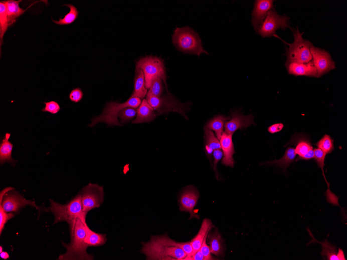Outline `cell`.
Returning <instances> with one entry per match:
<instances>
[{
	"mask_svg": "<svg viewBox=\"0 0 347 260\" xmlns=\"http://www.w3.org/2000/svg\"><path fill=\"white\" fill-rule=\"evenodd\" d=\"M284 126L282 123L273 124L268 128V131L270 134H276L281 132Z\"/></svg>",
	"mask_w": 347,
	"mask_h": 260,
	"instance_id": "60d3db41",
	"label": "cell"
},
{
	"mask_svg": "<svg viewBox=\"0 0 347 260\" xmlns=\"http://www.w3.org/2000/svg\"><path fill=\"white\" fill-rule=\"evenodd\" d=\"M291 28L290 18L286 16H280L275 9L271 10L259 29L257 33L262 37L276 36V31L280 29L283 31Z\"/></svg>",
	"mask_w": 347,
	"mask_h": 260,
	"instance_id": "9c48e42d",
	"label": "cell"
},
{
	"mask_svg": "<svg viewBox=\"0 0 347 260\" xmlns=\"http://www.w3.org/2000/svg\"><path fill=\"white\" fill-rule=\"evenodd\" d=\"M86 221L77 218L69 223L71 234V243L65 244L67 252L59 259H93V256L87 253L89 247L84 241L86 235Z\"/></svg>",
	"mask_w": 347,
	"mask_h": 260,
	"instance_id": "7a4b0ae2",
	"label": "cell"
},
{
	"mask_svg": "<svg viewBox=\"0 0 347 260\" xmlns=\"http://www.w3.org/2000/svg\"><path fill=\"white\" fill-rule=\"evenodd\" d=\"M45 107L41 110L43 112H49L52 114L59 113L61 110V107L59 104L55 101H50L49 102H45Z\"/></svg>",
	"mask_w": 347,
	"mask_h": 260,
	"instance_id": "8d00e7d4",
	"label": "cell"
},
{
	"mask_svg": "<svg viewBox=\"0 0 347 260\" xmlns=\"http://www.w3.org/2000/svg\"><path fill=\"white\" fill-rule=\"evenodd\" d=\"M206 136V150L209 155H212L214 150H221L220 140L215 137L213 131L205 130Z\"/></svg>",
	"mask_w": 347,
	"mask_h": 260,
	"instance_id": "f546056e",
	"label": "cell"
},
{
	"mask_svg": "<svg viewBox=\"0 0 347 260\" xmlns=\"http://www.w3.org/2000/svg\"><path fill=\"white\" fill-rule=\"evenodd\" d=\"M313 239L314 241L317 243H320L322 245L323 251L322 255L323 257L326 256L327 259L329 260H345L344 253L343 250L339 249L338 252H337L336 248L330 244L327 240H326L324 242H318L313 237Z\"/></svg>",
	"mask_w": 347,
	"mask_h": 260,
	"instance_id": "484cf974",
	"label": "cell"
},
{
	"mask_svg": "<svg viewBox=\"0 0 347 260\" xmlns=\"http://www.w3.org/2000/svg\"><path fill=\"white\" fill-rule=\"evenodd\" d=\"M254 124V117L252 114L245 116L237 111L232 112L230 119L225 124V133L233 135L238 129L243 130Z\"/></svg>",
	"mask_w": 347,
	"mask_h": 260,
	"instance_id": "5bb4252c",
	"label": "cell"
},
{
	"mask_svg": "<svg viewBox=\"0 0 347 260\" xmlns=\"http://www.w3.org/2000/svg\"><path fill=\"white\" fill-rule=\"evenodd\" d=\"M146 99L150 106L155 110L158 115L168 114L169 112H176L182 115L188 119L185 113L189 106L187 104H182L171 94L161 97H156L147 94Z\"/></svg>",
	"mask_w": 347,
	"mask_h": 260,
	"instance_id": "ba28073f",
	"label": "cell"
},
{
	"mask_svg": "<svg viewBox=\"0 0 347 260\" xmlns=\"http://www.w3.org/2000/svg\"><path fill=\"white\" fill-rule=\"evenodd\" d=\"M13 190L12 187H8L1 192L0 195V207H2L5 212H17L21 208L27 205H30L37 208L39 211L40 208L36 205L35 202L26 200L18 192L8 193Z\"/></svg>",
	"mask_w": 347,
	"mask_h": 260,
	"instance_id": "8fae6325",
	"label": "cell"
},
{
	"mask_svg": "<svg viewBox=\"0 0 347 260\" xmlns=\"http://www.w3.org/2000/svg\"><path fill=\"white\" fill-rule=\"evenodd\" d=\"M294 144L295 146V151L298 157L296 161H299L300 158L305 155L313 149L311 142L309 138L305 135L294 136V138L288 144Z\"/></svg>",
	"mask_w": 347,
	"mask_h": 260,
	"instance_id": "d6986e66",
	"label": "cell"
},
{
	"mask_svg": "<svg viewBox=\"0 0 347 260\" xmlns=\"http://www.w3.org/2000/svg\"><path fill=\"white\" fill-rule=\"evenodd\" d=\"M84 241L89 247H100L106 243L107 239L106 235L94 232L86 224V235Z\"/></svg>",
	"mask_w": 347,
	"mask_h": 260,
	"instance_id": "4316f807",
	"label": "cell"
},
{
	"mask_svg": "<svg viewBox=\"0 0 347 260\" xmlns=\"http://www.w3.org/2000/svg\"><path fill=\"white\" fill-rule=\"evenodd\" d=\"M314 157V150L312 149L308 152L305 155L300 158V160L309 161L313 159Z\"/></svg>",
	"mask_w": 347,
	"mask_h": 260,
	"instance_id": "b9f144b4",
	"label": "cell"
},
{
	"mask_svg": "<svg viewBox=\"0 0 347 260\" xmlns=\"http://www.w3.org/2000/svg\"><path fill=\"white\" fill-rule=\"evenodd\" d=\"M310 51L312 62L317 71V78H320L330 71L336 68L330 54L322 49L315 47L311 43Z\"/></svg>",
	"mask_w": 347,
	"mask_h": 260,
	"instance_id": "7c38bea8",
	"label": "cell"
},
{
	"mask_svg": "<svg viewBox=\"0 0 347 260\" xmlns=\"http://www.w3.org/2000/svg\"><path fill=\"white\" fill-rule=\"evenodd\" d=\"M273 1L272 0H257L254 4V8L252 12V25L256 32L262 26L267 16V14L273 9Z\"/></svg>",
	"mask_w": 347,
	"mask_h": 260,
	"instance_id": "9a60e30c",
	"label": "cell"
},
{
	"mask_svg": "<svg viewBox=\"0 0 347 260\" xmlns=\"http://www.w3.org/2000/svg\"><path fill=\"white\" fill-rule=\"evenodd\" d=\"M223 153L222 164L225 166L234 168L235 162L233 155L236 153L233 140V135L223 133L220 140Z\"/></svg>",
	"mask_w": 347,
	"mask_h": 260,
	"instance_id": "2e32d148",
	"label": "cell"
},
{
	"mask_svg": "<svg viewBox=\"0 0 347 260\" xmlns=\"http://www.w3.org/2000/svg\"><path fill=\"white\" fill-rule=\"evenodd\" d=\"M230 119V118L226 117L224 115H218L207 124L205 130H210V131L214 132L216 137L220 140L224 133L225 124L226 121Z\"/></svg>",
	"mask_w": 347,
	"mask_h": 260,
	"instance_id": "603a6c76",
	"label": "cell"
},
{
	"mask_svg": "<svg viewBox=\"0 0 347 260\" xmlns=\"http://www.w3.org/2000/svg\"><path fill=\"white\" fill-rule=\"evenodd\" d=\"M172 41L177 49L183 53L198 56L202 54H208L202 46L199 35L189 27L176 28Z\"/></svg>",
	"mask_w": 347,
	"mask_h": 260,
	"instance_id": "3957f363",
	"label": "cell"
},
{
	"mask_svg": "<svg viewBox=\"0 0 347 260\" xmlns=\"http://www.w3.org/2000/svg\"><path fill=\"white\" fill-rule=\"evenodd\" d=\"M141 102V99L132 97H130L124 103L115 102L113 101L108 102L104 109L102 114L98 117L94 118L89 126L93 127L100 122L105 123L109 126H122L123 125L121 124L118 120V115L121 111L128 107L137 108Z\"/></svg>",
	"mask_w": 347,
	"mask_h": 260,
	"instance_id": "8992f818",
	"label": "cell"
},
{
	"mask_svg": "<svg viewBox=\"0 0 347 260\" xmlns=\"http://www.w3.org/2000/svg\"><path fill=\"white\" fill-rule=\"evenodd\" d=\"M0 256H1L2 258L4 259H7L8 258H9V255L7 252H2V253H0Z\"/></svg>",
	"mask_w": 347,
	"mask_h": 260,
	"instance_id": "7bdbcfd3",
	"label": "cell"
},
{
	"mask_svg": "<svg viewBox=\"0 0 347 260\" xmlns=\"http://www.w3.org/2000/svg\"><path fill=\"white\" fill-rule=\"evenodd\" d=\"M137 110L134 108L128 107L123 109L119 113L118 118L121 123H127L133 120L136 116Z\"/></svg>",
	"mask_w": 347,
	"mask_h": 260,
	"instance_id": "d6a6232c",
	"label": "cell"
},
{
	"mask_svg": "<svg viewBox=\"0 0 347 260\" xmlns=\"http://www.w3.org/2000/svg\"><path fill=\"white\" fill-rule=\"evenodd\" d=\"M207 238L211 254L218 256L222 255L224 252L223 239L219 231L215 230L213 233L208 235Z\"/></svg>",
	"mask_w": 347,
	"mask_h": 260,
	"instance_id": "cb8c5ba5",
	"label": "cell"
},
{
	"mask_svg": "<svg viewBox=\"0 0 347 260\" xmlns=\"http://www.w3.org/2000/svg\"><path fill=\"white\" fill-rule=\"evenodd\" d=\"M148 94V89L146 86L145 79L143 72L141 69H136L134 78V90L132 97L143 99Z\"/></svg>",
	"mask_w": 347,
	"mask_h": 260,
	"instance_id": "44dd1931",
	"label": "cell"
},
{
	"mask_svg": "<svg viewBox=\"0 0 347 260\" xmlns=\"http://www.w3.org/2000/svg\"><path fill=\"white\" fill-rule=\"evenodd\" d=\"M334 140L328 135H325L315 145L326 154H330L335 149Z\"/></svg>",
	"mask_w": 347,
	"mask_h": 260,
	"instance_id": "1f68e13d",
	"label": "cell"
},
{
	"mask_svg": "<svg viewBox=\"0 0 347 260\" xmlns=\"http://www.w3.org/2000/svg\"><path fill=\"white\" fill-rule=\"evenodd\" d=\"M163 80L158 78L154 81L149 89L148 94L156 97H161L164 91Z\"/></svg>",
	"mask_w": 347,
	"mask_h": 260,
	"instance_id": "836d02e7",
	"label": "cell"
},
{
	"mask_svg": "<svg viewBox=\"0 0 347 260\" xmlns=\"http://www.w3.org/2000/svg\"><path fill=\"white\" fill-rule=\"evenodd\" d=\"M11 24L4 1L0 2V44H3V39L5 33Z\"/></svg>",
	"mask_w": 347,
	"mask_h": 260,
	"instance_id": "f1b7e54d",
	"label": "cell"
},
{
	"mask_svg": "<svg viewBox=\"0 0 347 260\" xmlns=\"http://www.w3.org/2000/svg\"><path fill=\"white\" fill-rule=\"evenodd\" d=\"M136 69L143 71L148 90L158 78H161L163 80L167 89L166 68L162 58L153 56L141 57L136 62Z\"/></svg>",
	"mask_w": 347,
	"mask_h": 260,
	"instance_id": "5b68a950",
	"label": "cell"
},
{
	"mask_svg": "<svg viewBox=\"0 0 347 260\" xmlns=\"http://www.w3.org/2000/svg\"><path fill=\"white\" fill-rule=\"evenodd\" d=\"M293 32L294 41L291 44H288L286 49L287 61L286 63H308L312 61V57L310 51L311 43L302 37L303 33H301L298 27L296 30L291 28Z\"/></svg>",
	"mask_w": 347,
	"mask_h": 260,
	"instance_id": "52a82bcc",
	"label": "cell"
},
{
	"mask_svg": "<svg viewBox=\"0 0 347 260\" xmlns=\"http://www.w3.org/2000/svg\"><path fill=\"white\" fill-rule=\"evenodd\" d=\"M0 249H1V251H0V253H2L3 252V248L2 247H0Z\"/></svg>",
	"mask_w": 347,
	"mask_h": 260,
	"instance_id": "ee69618b",
	"label": "cell"
},
{
	"mask_svg": "<svg viewBox=\"0 0 347 260\" xmlns=\"http://www.w3.org/2000/svg\"><path fill=\"white\" fill-rule=\"evenodd\" d=\"M199 198L198 192L192 186H188L181 195L179 201L180 210L189 212L190 214V220L193 218L199 219V216L194 211Z\"/></svg>",
	"mask_w": 347,
	"mask_h": 260,
	"instance_id": "4fadbf2b",
	"label": "cell"
},
{
	"mask_svg": "<svg viewBox=\"0 0 347 260\" xmlns=\"http://www.w3.org/2000/svg\"><path fill=\"white\" fill-rule=\"evenodd\" d=\"M314 154V159L318 166L322 170V172H324L325 160L327 154L320 149H315Z\"/></svg>",
	"mask_w": 347,
	"mask_h": 260,
	"instance_id": "e575fe53",
	"label": "cell"
},
{
	"mask_svg": "<svg viewBox=\"0 0 347 260\" xmlns=\"http://www.w3.org/2000/svg\"><path fill=\"white\" fill-rule=\"evenodd\" d=\"M207 237L204 240L200 249L201 252L204 257V260L214 259L211 255V252L209 246L207 244Z\"/></svg>",
	"mask_w": 347,
	"mask_h": 260,
	"instance_id": "f35d334b",
	"label": "cell"
},
{
	"mask_svg": "<svg viewBox=\"0 0 347 260\" xmlns=\"http://www.w3.org/2000/svg\"><path fill=\"white\" fill-rule=\"evenodd\" d=\"M50 201L49 209L55 218L54 225L60 222H66L69 224L78 218L86 221L87 215L83 211L80 194L65 205H61L51 199Z\"/></svg>",
	"mask_w": 347,
	"mask_h": 260,
	"instance_id": "277c9868",
	"label": "cell"
},
{
	"mask_svg": "<svg viewBox=\"0 0 347 260\" xmlns=\"http://www.w3.org/2000/svg\"><path fill=\"white\" fill-rule=\"evenodd\" d=\"M13 213H7L4 209L0 207V233L2 234L5 224L8 221L14 217Z\"/></svg>",
	"mask_w": 347,
	"mask_h": 260,
	"instance_id": "d590c367",
	"label": "cell"
},
{
	"mask_svg": "<svg viewBox=\"0 0 347 260\" xmlns=\"http://www.w3.org/2000/svg\"><path fill=\"white\" fill-rule=\"evenodd\" d=\"M158 114L150 106L147 99H143L138 109L136 118L133 121V124H141L150 123L153 121L157 117Z\"/></svg>",
	"mask_w": 347,
	"mask_h": 260,
	"instance_id": "ac0fdd59",
	"label": "cell"
},
{
	"mask_svg": "<svg viewBox=\"0 0 347 260\" xmlns=\"http://www.w3.org/2000/svg\"><path fill=\"white\" fill-rule=\"evenodd\" d=\"M214 157V170L216 173L217 178H218V172L216 170L217 164L221 160L223 156V153L221 150H214L213 153Z\"/></svg>",
	"mask_w": 347,
	"mask_h": 260,
	"instance_id": "ab89813d",
	"label": "cell"
},
{
	"mask_svg": "<svg viewBox=\"0 0 347 260\" xmlns=\"http://www.w3.org/2000/svg\"><path fill=\"white\" fill-rule=\"evenodd\" d=\"M296 155L295 149L290 147L286 149L284 155L280 160L268 162L265 164L276 165L282 168L283 171L285 172L291 164L295 161Z\"/></svg>",
	"mask_w": 347,
	"mask_h": 260,
	"instance_id": "d4e9b609",
	"label": "cell"
},
{
	"mask_svg": "<svg viewBox=\"0 0 347 260\" xmlns=\"http://www.w3.org/2000/svg\"><path fill=\"white\" fill-rule=\"evenodd\" d=\"M288 74L296 77L305 76L317 78V71L312 61L308 63H285Z\"/></svg>",
	"mask_w": 347,
	"mask_h": 260,
	"instance_id": "e0dca14e",
	"label": "cell"
},
{
	"mask_svg": "<svg viewBox=\"0 0 347 260\" xmlns=\"http://www.w3.org/2000/svg\"><path fill=\"white\" fill-rule=\"evenodd\" d=\"M65 6L69 8V12L66 14L63 18L60 19L59 21L52 20L55 24L59 25H68L73 23L78 18L79 11L77 8L71 4Z\"/></svg>",
	"mask_w": 347,
	"mask_h": 260,
	"instance_id": "4dcf8cb0",
	"label": "cell"
},
{
	"mask_svg": "<svg viewBox=\"0 0 347 260\" xmlns=\"http://www.w3.org/2000/svg\"><path fill=\"white\" fill-rule=\"evenodd\" d=\"M80 194L81 196L83 211L86 215L90 211L100 207L103 203L104 193L103 186L90 183L84 187Z\"/></svg>",
	"mask_w": 347,
	"mask_h": 260,
	"instance_id": "30bf717a",
	"label": "cell"
},
{
	"mask_svg": "<svg viewBox=\"0 0 347 260\" xmlns=\"http://www.w3.org/2000/svg\"><path fill=\"white\" fill-rule=\"evenodd\" d=\"M83 97V93L80 88H76L73 90H72L69 95V99L71 101V102L76 103L81 102Z\"/></svg>",
	"mask_w": 347,
	"mask_h": 260,
	"instance_id": "74e56055",
	"label": "cell"
},
{
	"mask_svg": "<svg viewBox=\"0 0 347 260\" xmlns=\"http://www.w3.org/2000/svg\"><path fill=\"white\" fill-rule=\"evenodd\" d=\"M175 241L167 235L153 236L147 243H142L141 253L147 259L183 260L187 254L181 249L175 247Z\"/></svg>",
	"mask_w": 347,
	"mask_h": 260,
	"instance_id": "6da1fadb",
	"label": "cell"
},
{
	"mask_svg": "<svg viewBox=\"0 0 347 260\" xmlns=\"http://www.w3.org/2000/svg\"><path fill=\"white\" fill-rule=\"evenodd\" d=\"M11 134L7 133L1 144H0V163L3 165L6 162L13 164L16 161H14L12 157V152L13 145L9 141Z\"/></svg>",
	"mask_w": 347,
	"mask_h": 260,
	"instance_id": "7402d4cb",
	"label": "cell"
},
{
	"mask_svg": "<svg viewBox=\"0 0 347 260\" xmlns=\"http://www.w3.org/2000/svg\"><path fill=\"white\" fill-rule=\"evenodd\" d=\"M212 222L209 219H206L202 222L198 234L191 241L193 249V252L191 255L200 250L202 243H203L204 240L208 236L209 231L212 229Z\"/></svg>",
	"mask_w": 347,
	"mask_h": 260,
	"instance_id": "ffe728a7",
	"label": "cell"
},
{
	"mask_svg": "<svg viewBox=\"0 0 347 260\" xmlns=\"http://www.w3.org/2000/svg\"><path fill=\"white\" fill-rule=\"evenodd\" d=\"M7 8L8 15L11 23L12 25L14 23H16L17 19L20 17L25 12L26 10H24L20 6V3L21 2L16 1V0H7L4 1Z\"/></svg>",
	"mask_w": 347,
	"mask_h": 260,
	"instance_id": "83f0119b",
	"label": "cell"
}]
</instances>
